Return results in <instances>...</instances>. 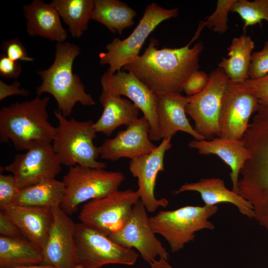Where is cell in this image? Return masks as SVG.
Segmentation results:
<instances>
[{
  "mask_svg": "<svg viewBox=\"0 0 268 268\" xmlns=\"http://www.w3.org/2000/svg\"><path fill=\"white\" fill-rule=\"evenodd\" d=\"M204 27L202 21L191 41L178 48L158 49V41L152 37L143 54L125 66L150 90L157 92L181 94L189 76L199 69V59L204 46L201 41L191 47Z\"/></svg>",
  "mask_w": 268,
  "mask_h": 268,
  "instance_id": "obj_1",
  "label": "cell"
},
{
  "mask_svg": "<svg viewBox=\"0 0 268 268\" xmlns=\"http://www.w3.org/2000/svg\"><path fill=\"white\" fill-rule=\"evenodd\" d=\"M242 140L250 157L240 171L238 194L252 205L254 219L268 233V105L259 103Z\"/></svg>",
  "mask_w": 268,
  "mask_h": 268,
  "instance_id": "obj_2",
  "label": "cell"
},
{
  "mask_svg": "<svg viewBox=\"0 0 268 268\" xmlns=\"http://www.w3.org/2000/svg\"><path fill=\"white\" fill-rule=\"evenodd\" d=\"M50 98L37 96L0 110V140H10L17 150H26L36 142L52 143L56 128L48 121L47 107Z\"/></svg>",
  "mask_w": 268,
  "mask_h": 268,
  "instance_id": "obj_3",
  "label": "cell"
},
{
  "mask_svg": "<svg viewBox=\"0 0 268 268\" xmlns=\"http://www.w3.org/2000/svg\"><path fill=\"white\" fill-rule=\"evenodd\" d=\"M80 52L77 45L57 43L53 64L48 68L37 72L42 82L36 88L37 95L51 94L57 103L58 111L65 117L70 115L77 103L83 106L95 104L92 96L85 92L79 77L72 71L73 62Z\"/></svg>",
  "mask_w": 268,
  "mask_h": 268,
  "instance_id": "obj_4",
  "label": "cell"
},
{
  "mask_svg": "<svg viewBox=\"0 0 268 268\" xmlns=\"http://www.w3.org/2000/svg\"><path fill=\"white\" fill-rule=\"evenodd\" d=\"M59 125L53 140V148L62 165H76L93 168H104L106 164L97 161L99 147L93 143L96 136L94 122L67 120L60 112L55 111Z\"/></svg>",
  "mask_w": 268,
  "mask_h": 268,
  "instance_id": "obj_5",
  "label": "cell"
},
{
  "mask_svg": "<svg viewBox=\"0 0 268 268\" xmlns=\"http://www.w3.org/2000/svg\"><path fill=\"white\" fill-rule=\"evenodd\" d=\"M217 210L216 205H187L173 210L160 211L149 219L154 232L167 241L174 253L194 241L197 232L214 230V225L209 218Z\"/></svg>",
  "mask_w": 268,
  "mask_h": 268,
  "instance_id": "obj_6",
  "label": "cell"
},
{
  "mask_svg": "<svg viewBox=\"0 0 268 268\" xmlns=\"http://www.w3.org/2000/svg\"><path fill=\"white\" fill-rule=\"evenodd\" d=\"M125 178L120 171L78 165L71 166L62 181L65 194L60 207L67 215H71L81 203L102 198L118 190Z\"/></svg>",
  "mask_w": 268,
  "mask_h": 268,
  "instance_id": "obj_7",
  "label": "cell"
},
{
  "mask_svg": "<svg viewBox=\"0 0 268 268\" xmlns=\"http://www.w3.org/2000/svg\"><path fill=\"white\" fill-rule=\"evenodd\" d=\"M179 13L177 8L166 9L155 2L148 4L138 24L127 38L121 40L113 39L108 44L106 52L99 55L102 65H108L107 72L114 73L136 59L146 39L155 28L163 21L176 17Z\"/></svg>",
  "mask_w": 268,
  "mask_h": 268,
  "instance_id": "obj_8",
  "label": "cell"
},
{
  "mask_svg": "<svg viewBox=\"0 0 268 268\" xmlns=\"http://www.w3.org/2000/svg\"><path fill=\"white\" fill-rule=\"evenodd\" d=\"M75 242L78 265L84 268H101L108 264L133 266L139 257L134 250L81 222L75 223Z\"/></svg>",
  "mask_w": 268,
  "mask_h": 268,
  "instance_id": "obj_9",
  "label": "cell"
},
{
  "mask_svg": "<svg viewBox=\"0 0 268 268\" xmlns=\"http://www.w3.org/2000/svg\"><path fill=\"white\" fill-rule=\"evenodd\" d=\"M139 201L137 191L118 190L106 197L86 202L78 218L81 223L109 236L123 226Z\"/></svg>",
  "mask_w": 268,
  "mask_h": 268,
  "instance_id": "obj_10",
  "label": "cell"
},
{
  "mask_svg": "<svg viewBox=\"0 0 268 268\" xmlns=\"http://www.w3.org/2000/svg\"><path fill=\"white\" fill-rule=\"evenodd\" d=\"M259 105L258 99L247 80L242 82L229 80L222 100L218 137L242 140L250 118L257 111Z\"/></svg>",
  "mask_w": 268,
  "mask_h": 268,
  "instance_id": "obj_11",
  "label": "cell"
},
{
  "mask_svg": "<svg viewBox=\"0 0 268 268\" xmlns=\"http://www.w3.org/2000/svg\"><path fill=\"white\" fill-rule=\"evenodd\" d=\"M206 87L200 93L189 96L186 112L195 122V130L204 139L218 136V118L223 96L229 82L224 71L217 67L209 75Z\"/></svg>",
  "mask_w": 268,
  "mask_h": 268,
  "instance_id": "obj_12",
  "label": "cell"
},
{
  "mask_svg": "<svg viewBox=\"0 0 268 268\" xmlns=\"http://www.w3.org/2000/svg\"><path fill=\"white\" fill-rule=\"evenodd\" d=\"M4 169L12 173L20 190L55 178L62 170V164L51 143L36 142L24 153L15 155L13 161Z\"/></svg>",
  "mask_w": 268,
  "mask_h": 268,
  "instance_id": "obj_13",
  "label": "cell"
},
{
  "mask_svg": "<svg viewBox=\"0 0 268 268\" xmlns=\"http://www.w3.org/2000/svg\"><path fill=\"white\" fill-rule=\"evenodd\" d=\"M147 211L142 202L139 201L123 226L108 237L124 247L136 249L143 260L149 264L157 257L167 260L168 253L156 237Z\"/></svg>",
  "mask_w": 268,
  "mask_h": 268,
  "instance_id": "obj_14",
  "label": "cell"
},
{
  "mask_svg": "<svg viewBox=\"0 0 268 268\" xmlns=\"http://www.w3.org/2000/svg\"><path fill=\"white\" fill-rule=\"evenodd\" d=\"M102 91L128 97L143 114L150 125L151 140L160 138L156 113L157 94L130 71L120 70L114 73L105 72L101 76Z\"/></svg>",
  "mask_w": 268,
  "mask_h": 268,
  "instance_id": "obj_15",
  "label": "cell"
},
{
  "mask_svg": "<svg viewBox=\"0 0 268 268\" xmlns=\"http://www.w3.org/2000/svg\"><path fill=\"white\" fill-rule=\"evenodd\" d=\"M52 209L53 219L43 249V264L56 268H73L78 265L75 242V223L60 206Z\"/></svg>",
  "mask_w": 268,
  "mask_h": 268,
  "instance_id": "obj_16",
  "label": "cell"
},
{
  "mask_svg": "<svg viewBox=\"0 0 268 268\" xmlns=\"http://www.w3.org/2000/svg\"><path fill=\"white\" fill-rule=\"evenodd\" d=\"M171 138H163L160 144L150 153L131 160L129 170L137 180L140 201L147 211H155L159 207H165L168 201L163 198L157 199L154 190L159 172L164 170V158L166 152L172 145Z\"/></svg>",
  "mask_w": 268,
  "mask_h": 268,
  "instance_id": "obj_17",
  "label": "cell"
},
{
  "mask_svg": "<svg viewBox=\"0 0 268 268\" xmlns=\"http://www.w3.org/2000/svg\"><path fill=\"white\" fill-rule=\"evenodd\" d=\"M150 125L144 117L138 118L113 138L106 139L99 147L100 156L113 161L121 158L131 160L148 154L157 146L150 138Z\"/></svg>",
  "mask_w": 268,
  "mask_h": 268,
  "instance_id": "obj_18",
  "label": "cell"
},
{
  "mask_svg": "<svg viewBox=\"0 0 268 268\" xmlns=\"http://www.w3.org/2000/svg\"><path fill=\"white\" fill-rule=\"evenodd\" d=\"M18 228L22 236L42 250L53 222L52 208L12 204L0 208Z\"/></svg>",
  "mask_w": 268,
  "mask_h": 268,
  "instance_id": "obj_19",
  "label": "cell"
},
{
  "mask_svg": "<svg viewBox=\"0 0 268 268\" xmlns=\"http://www.w3.org/2000/svg\"><path fill=\"white\" fill-rule=\"evenodd\" d=\"M156 113L161 138H171L178 131L196 140L204 139L190 124L186 116L189 97L181 94L157 92Z\"/></svg>",
  "mask_w": 268,
  "mask_h": 268,
  "instance_id": "obj_20",
  "label": "cell"
},
{
  "mask_svg": "<svg viewBox=\"0 0 268 268\" xmlns=\"http://www.w3.org/2000/svg\"><path fill=\"white\" fill-rule=\"evenodd\" d=\"M189 146L197 149L201 154H214L230 168L229 174L232 190L238 193L240 173L250 154L242 140H235L218 137L212 140H193Z\"/></svg>",
  "mask_w": 268,
  "mask_h": 268,
  "instance_id": "obj_21",
  "label": "cell"
},
{
  "mask_svg": "<svg viewBox=\"0 0 268 268\" xmlns=\"http://www.w3.org/2000/svg\"><path fill=\"white\" fill-rule=\"evenodd\" d=\"M23 10L26 20V31L29 35L38 36L57 43L65 42L67 34L58 11L51 3L34 0L24 5Z\"/></svg>",
  "mask_w": 268,
  "mask_h": 268,
  "instance_id": "obj_22",
  "label": "cell"
},
{
  "mask_svg": "<svg viewBox=\"0 0 268 268\" xmlns=\"http://www.w3.org/2000/svg\"><path fill=\"white\" fill-rule=\"evenodd\" d=\"M187 191L199 193L205 205L230 203L235 205L243 215L250 219L254 218V209L250 202L239 194L227 189L221 179L201 178L196 182L186 183L175 190L174 194Z\"/></svg>",
  "mask_w": 268,
  "mask_h": 268,
  "instance_id": "obj_23",
  "label": "cell"
},
{
  "mask_svg": "<svg viewBox=\"0 0 268 268\" xmlns=\"http://www.w3.org/2000/svg\"><path fill=\"white\" fill-rule=\"evenodd\" d=\"M99 100L103 107L99 119L94 122L97 133L110 136L118 127H127L137 120L139 109L131 101L102 91Z\"/></svg>",
  "mask_w": 268,
  "mask_h": 268,
  "instance_id": "obj_24",
  "label": "cell"
},
{
  "mask_svg": "<svg viewBox=\"0 0 268 268\" xmlns=\"http://www.w3.org/2000/svg\"><path fill=\"white\" fill-rule=\"evenodd\" d=\"M43 250L24 237L0 236V268L42 264Z\"/></svg>",
  "mask_w": 268,
  "mask_h": 268,
  "instance_id": "obj_25",
  "label": "cell"
},
{
  "mask_svg": "<svg viewBox=\"0 0 268 268\" xmlns=\"http://www.w3.org/2000/svg\"><path fill=\"white\" fill-rule=\"evenodd\" d=\"M255 43L245 34L232 39L227 48L228 58H223L218 63L231 81L242 82L249 79V68Z\"/></svg>",
  "mask_w": 268,
  "mask_h": 268,
  "instance_id": "obj_26",
  "label": "cell"
},
{
  "mask_svg": "<svg viewBox=\"0 0 268 268\" xmlns=\"http://www.w3.org/2000/svg\"><path fill=\"white\" fill-rule=\"evenodd\" d=\"M136 11L119 0H94L91 19L106 27L113 33L120 35L127 28L134 24Z\"/></svg>",
  "mask_w": 268,
  "mask_h": 268,
  "instance_id": "obj_27",
  "label": "cell"
},
{
  "mask_svg": "<svg viewBox=\"0 0 268 268\" xmlns=\"http://www.w3.org/2000/svg\"><path fill=\"white\" fill-rule=\"evenodd\" d=\"M64 194L63 182L52 178L20 190L14 203L50 208L60 206Z\"/></svg>",
  "mask_w": 268,
  "mask_h": 268,
  "instance_id": "obj_28",
  "label": "cell"
},
{
  "mask_svg": "<svg viewBox=\"0 0 268 268\" xmlns=\"http://www.w3.org/2000/svg\"><path fill=\"white\" fill-rule=\"evenodd\" d=\"M67 25L73 38H80L88 29L94 0H53L50 2Z\"/></svg>",
  "mask_w": 268,
  "mask_h": 268,
  "instance_id": "obj_29",
  "label": "cell"
},
{
  "mask_svg": "<svg viewBox=\"0 0 268 268\" xmlns=\"http://www.w3.org/2000/svg\"><path fill=\"white\" fill-rule=\"evenodd\" d=\"M230 12L238 13L244 22L243 29L259 24L262 21L268 22V0H236L230 9Z\"/></svg>",
  "mask_w": 268,
  "mask_h": 268,
  "instance_id": "obj_30",
  "label": "cell"
},
{
  "mask_svg": "<svg viewBox=\"0 0 268 268\" xmlns=\"http://www.w3.org/2000/svg\"><path fill=\"white\" fill-rule=\"evenodd\" d=\"M236 0H218L215 10L203 21L204 27L219 34H223L228 28V14Z\"/></svg>",
  "mask_w": 268,
  "mask_h": 268,
  "instance_id": "obj_31",
  "label": "cell"
},
{
  "mask_svg": "<svg viewBox=\"0 0 268 268\" xmlns=\"http://www.w3.org/2000/svg\"><path fill=\"white\" fill-rule=\"evenodd\" d=\"M268 73V40L263 49L252 53L248 71L249 79L262 77Z\"/></svg>",
  "mask_w": 268,
  "mask_h": 268,
  "instance_id": "obj_32",
  "label": "cell"
},
{
  "mask_svg": "<svg viewBox=\"0 0 268 268\" xmlns=\"http://www.w3.org/2000/svg\"><path fill=\"white\" fill-rule=\"evenodd\" d=\"M19 191L12 174H0V208L13 204Z\"/></svg>",
  "mask_w": 268,
  "mask_h": 268,
  "instance_id": "obj_33",
  "label": "cell"
},
{
  "mask_svg": "<svg viewBox=\"0 0 268 268\" xmlns=\"http://www.w3.org/2000/svg\"><path fill=\"white\" fill-rule=\"evenodd\" d=\"M1 48L3 54L13 61L31 62L34 60L28 56L25 48L18 38L3 41Z\"/></svg>",
  "mask_w": 268,
  "mask_h": 268,
  "instance_id": "obj_34",
  "label": "cell"
},
{
  "mask_svg": "<svg viewBox=\"0 0 268 268\" xmlns=\"http://www.w3.org/2000/svg\"><path fill=\"white\" fill-rule=\"evenodd\" d=\"M209 76L205 72L199 69L194 71L187 79L183 91L190 96L201 92L207 85Z\"/></svg>",
  "mask_w": 268,
  "mask_h": 268,
  "instance_id": "obj_35",
  "label": "cell"
},
{
  "mask_svg": "<svg viewBox=\"0 0 268 268\" xmlns=\"http://www.w3.org/2000/svg\"><path fill=\"white\" fill-rule=\"evenodd\" d=\"M22 71L21 65L4 54L0 56V75L5 78H16Z\"/></svg>",
  "mask_w": 268,
  "mask_h": 268,
  "instance_id": "obj_36",
  "label": "cell"
},
{
  "mask_svg": "<svg viewBox=\"0 0 268 268\" xmlns=\"http://www.w3.org/2000/svg\"><path fill=\"white\" fill-rule=\"evenodd\" d=\"M247 81L261 104L268 105V73L257 79H248Z\"/></svg>",
  "mask_w": 268,
  "mask_h": 268,
  "instance_id": "obj_37",
  "label": "cell"
},
{
  "mask_svg": "<svg viewBox=\"0 0 268 268\" xmlns=\"http://www.w3.org/2000/svg\"><path fill=\"white\" fill-rule=\"evenodd\" d=\"M0 235L7 237H23L15 225L0 210Z\"/></svg>",
  "mask_w": 268,
  "mask_h": 268,
  "instance_id": "obj_38",
  "label": "cell"
},
{
  "mask_svg": "<svg viewBox=\"0 0 268 268\" xmlns=\"http://www.w3.org/2000/svg\"><path fill=\"white\" fill-rule=\"evenodd\" d=\"M20 83L15 81L11 84L4 83L0 80V101L5 98L14 95H21L27 96L29 94V91L27 89L20 88Z\"/></svg>",
  "mask_w": 268,
  "mask_h": 268,
  "instance_id": "obj_39",
  "label": "cell"
},
{
  "mask_svg": "<svg viewBox=\"0 0 268 268\" xmlns=\"http://www.w3.org/2000/svg\"><path fill=\"white\" fill-rule=\"evenodd\" d=\"M151 268H174L167 260L159 258L149 264Z\"/></svg>",
  "mask_w": 268,
  "mask_h": 268,
  "instance_id": "obj_40",
  "label": "cell"
},
{
  "mask_svg": "<svg viewBox=\"0 0 268 268\" xmlns=\"http://www.w3.org/2000/svg\"><path fill=\"white\" fill-rule=\"evenodd\" d=\"M15 268H56L55 267L47 264L30 265L19 266Z\"/></svg>",
  "mask_w": 268,
  "mask_h": 268,
  "instance_id": "obj_41",
  "label": "cell"
},
{
  "mask_svg": "<svg viewBox=\"0 0 268 268\" xmlns=\"http://www.w3.org/2000/svg\"><path fill=\"white\" fill-rule=\"evenodd\" d=\"M73 268H84L82 267L81 266L78 265L76 266V267H74Z\"/></svg>",
  "mask_w": 268,
  "mask_h": 268,
  "instance_id": "obj_42",
  "label": "cell"
}]
</instances>
